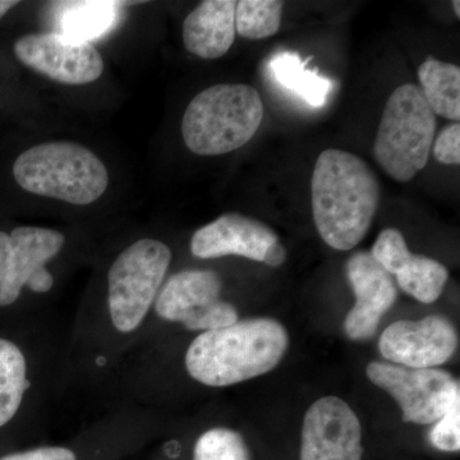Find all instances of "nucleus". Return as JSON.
Returning <instances> with one entry per match:
<instances>
[{"instance_id":"24","label":"nucleus","mask_w":460,"mask_h":460,"mask_svg":"<svg viewBox=\"0 0 460 460\" xmlns=\"http://www.w3.org/2000/svg\"><path fill=\"white\" fill-rule=\"evenodd\" d=\"M432 150L435 159L441 164H460V124L456 122L447 126L438 136Z\"/></svg>"},{"instance_id":"1","label":"nucleus","mask_w":460,"mask_h":460,"mask_svg":"<svg viewBox=\"0 0 460 460\" xmlns=\"http://www.w3.org/2000/svg\"><path fill=\"white\" fill-rule=\"evenodd\" d=\"M311 198L320 237L334 250L349 251L361 243L371 228L381 187L361 157L328 148L314 165Z\"/></svg>"},{"instance_id":"23","label":"nucleus","mask_w":460,"mask_h":460,"mask_svg":"<svg viewBox=\"0 0 460 460\" xmlns=\"http://www.w3.org/2000/svg\"><path fill=\"white\" fill-rule=\"evenodd\" d=\"M429 431L432 447L441 452L460 450V401L450 408Z\"/></svg>"},{"instance_id":"16","label":"nucleus","mask_w":460,"mask_h":460,"mask_svg":"<svg viewBox=\"0 0 460 460\" xmlns=\"http://www.w3.org/2000/svg\"><path fill=\"white\" fill-rule=\"evenodd\" d=\"M234 0H206L183 23L186 49L202 59H217L228 53L235 39Z\"/></svg>"},{"instance_id":"9","label":"nucleus","mask_w":460,"mask_h":460,"mask_svg":"<svg viewBox=\"0 0 460 460\" xmlns=\"http://www.w3.org/2000/svg\"><path fill=\"white\" fill-rule=\"evenodd\" d=\"M222 278L213 270H184L160 288L156 314L163 320L181 323L192 332L226 328L238 321V311L220 298Z\"/></svg>"},{"instance_id":"21","label":"nucleus","mask_w":460,"mask_h":460,"mask_svg":"<svg viewBox=\"0 0 460 460\" xmlns=\"http://www.w3.org/2000/svg\"><path fill=\"white\" fill-rule=\"evenodd\" d=\"M284 2L241 0L235 5V32L242 38L261 40L279 31Z\"/></svg>"},{"instance_id":"3","label":"nucleus","mask_w":460,"mask_h":460,"mask_svg":"<svg viewBox=\"0 0 460 460\" xmlns=\"http://www.w3.org/2000/svg\"><path fill=\"white\" fill-rule=\"evenodd\" d=\"M262 118L263 102L255 87L215 84L190 102L181 120V135L192 153L223 155L250 142Z\"/></svg>"},{"instance_id":"13","label":"nucleus","mask_w":460,"mask_h":460,"mask_svg":"<svg viewBox=\"0 0 460 460\" xmlns=\"http://www.w3.org/2000/svg\"><path fill=\"white\" fill-rule=\"evenodd\" d=\"M345 271L356 296V305L345 317V332L353 341H366L374 337L384 314L395 304L398 290L392 275L371 252L353 253Z\"/></svg>"},{"instance_id":"18","label":"nucleus","mask_w":460,"mask_h":460,"mask_svg":"<svg viewBox=\"0 0 460 460\" xmlns=\"http://www.w3.org/2000/svg\"><path fill=\"white\" fill-rule=\"evenodd\" d=\"M30 387L25 352L13 339L0 335V431L17 419Z\"/></svg>"},{"instance_id":"4","label":"nucleus","mask_w":460,"mask_h":460,"mask_svg":"<svg viewBox=\"0 0 460 460\" xmlns=\"http://www.w3.org/2000/svg\"><path fill=\"white\" fill-rule=\"evenodd\" d=\"M13 177L26 192L90 205L108 189L104 163L89 148L69 141H51L23 151L13 164Z\"/></svg>"},{"instance_id":"28","label":"nucleus","mask_w":460,"mask_h":460,"mask_svg":"<svg viewBox=\"0 0 460 460\" xmlns=\"http://www.w3.org/2000/svg\"><path fill=\"white\" fill-rule=\"evenodd\" d=\"M454 11H456V18H460V2L456 0V2L453 3Z\"/></svg>"},{"instance_id":"12","label":"nucleus","mask_w":460,"mask_h":460,"mask_svg":"<svg viewBox=\"0 0 460 460\" xmlns=\"http://www.w3.org/2000/svg\"><path fill=\"white\" fill-rule=\"evenodd\" d=\"M362 428L352 408L338 396H323L308 408L299 460H362Z\"/></svg>"},{"instance_id":"26","label":"nucleus","mask_w":460,"mask_h":460,"mask_svg":"<svg viewBox=\"0 0 460 460\" xmlns=\"http://www.w3.org/2000/svg\"><path fill=\"white\" fill-rule=\"evenodd\" d=\"M286 247L280 243V241H277L268 248V251L265 252V256H263L262 262L266 263L268 266H271V268H278V266L283 265V263L286 262Z\"/></svg>"},{"instance_id":"17","label":"nucleus","mask_w":460,"mask_h":460,"mask_svg":"<svg viewBox=\"0 0 460 460\" xmlns=\"http://www.w3.org/2000/svg\"><path fill=\"white\" fill-rule=\"evenodd\" d=\"M58 30L68 40L87 42L98 40L117 25L124 3L111 0L57 3Z\"/></svg>"},{"instance_id":"15","label":"nucleus","mask_w":460,"mask_h":460,"mask_svg":"<svg viewBox=\"0 0 460 460\" xmlns=\"http://www.w3.org/2000/svg\"><path fill=\"white\" fill-rule=\"evenodd\" d=\"M277 241V233L260 220L226 213L196 230L190 251L199 259L235 255L262 262L266 251Z\"/></svg>"},{"instance_id":"22","label":"nucleus","mask_w":460,"mask_h":460,"mask_svg":"<svg viewBox=\"0 0 460 460\" xmlns=\"http://www.w3.org/2000/svg\"><path fill=\"white\" fill-rule=\"evenodd\" d=\"M193 460H251V453L239 432L215 428L199 436L193 449Z\"/></svg>"},{"instance_id":"19","label":"nucleus","mask_w":460,"mask_h":460,"mask_svg":"<svg viewBox=\"0 0 460 460\" xmlns=\"http://www.w3.org/2000/svg\"><path fill=\"white\" fill-rule=\"evenodd\" d=\"M420 91L435 114L460 119V68L429 57L419 69Z\"/></svg>"},{"instance_id":"20","label":"nucleus","mask_w":460,"mask_h":460,"mask_svg":"<svg viewBox=\"0 0 460 460\" xmlns=\"http://www.w3.org/2000/svg\"><path fill=\"white\" fill-rule=\"evenodd\" d=\"M308 60L304 62L296 53H280L270 60V69L281 86L301 96L311 107H323L332 83L316 71L305 68Z\"/></svg>"},{"instance_id":"8","label":"nucleus","mask_w":460,"mask_h":460,"mask_svg":"<svg viewBox=\"0 0 460 460\" xmlns=\"http://www.w3.org/2000/svg\"><path fill=\"white\" fill-rule=\"evenodd\" d=\"M366 375L374 385L394 398L404 422L431 425L460 401L458 378L440 368H411L371 362Z\"/></svg>"},{"instance_id":"25","label":"nucleus","mask_w":460,"mask_h":460,"mask_svg":"<svg viewBox=\"0 0 460 460\" xmlns=\"http://www.w3.org/2000/svg\"><path fill=\"white\" fill-rule=\"evenodd\" d=\"M0 460H77V456L68 447H40L0 454Z\"/></svg>"},{"instance_id":"10","label":"nucleus","mask_w":460,"mask_h":460,"mask_svg":"<svg viewBox=\"0 0 460 460\" xmlns=\"http://www.w3.org/2000/svg\"><path fill=\"white\" fill-rule=\"evenodd\" d=\"M459 338L452 321L431 314L419 321L401 320L381 334L378 348L387 362L411 368H436L456 352Z\"/></svg>"},{"instance_id":"27","label":"nucleus","mask_w":460,"mask_h":460,"mask_svg":"<svg viewBox=\"0 0 460 460\" xmlns=\"http://www.w3.org/2000/svg\"><path fill=\"white\" fill-rule=\"evenodd\" d=\"M18 2H12V0H0V20L3 16L11 11L12 8L16 7Z\"/></svg>"},{"instance_id":"2","label":"nucleus","mask_w":460,"mask_h":460,"mask_svg":"<svg viewBox=\"0 0 460 460\" xmlns=\"http://www.w3.org/2000/svg\"><path fill=\"white\" fill-rule=\"evenodd\" d=\"M289 347L283 323L268 317L237 321L199 335L186 353L190 376L206 386L235 385L274 370Z\"/></svg>"},{"instance_id":"14","label":"nucleus","mask_w":460,"mask_h":460,"mask_svg":"<svg viewBox=\"0 0 460 460\" xmlns=\"http://www.w3.org/2000/svg\"><path fill=\"white\" fill-rule=\"evenodd\" d=\"M371 255L396 283L420 304H434L443 293L449 271L443 263L428 256L413 255L401 230L387 228L378 234Z\"/></svg>"},{"instance_id":"7","label":"nucleus","mask_w":460,"mask_h":460,"mask_svg":"<svg viewBox=\"0 0 460 460\" xmlns=\"http://www.w3.org/2000/svg\"><path fill=\"white\" fill-rule=\"evenodd\" d=\"M65 243V235L54 229L25 226L0 230V311L17 305L25 288L49 292L54 278L45 265Z\"/></svg>"},{"instance_id":"5","label":"nucleus","mask_w":460,"mask_h":460,"mask_svg":"<svg viewBox=\"0 0 460 460\" xmlns=\"http://www.w3.org/2000/svg\"><path fill=\"white\" fill-rule=\"evenodd\" d=\"M436 114L419 86L402 84L387 100L374 144L377 164L398 181H410L429 162Z\"/></svg>"},{"instance_id":"11","label":"nucleus","mask_w":460,"mask_h":460,"mask_svg":"<svg viewBox=\"0 0 460 460\" xmlns=\"http://www.w3.org/2000/svg\"><path fill=\"white\" fill-rule=\"evenodd\" d=\"M13 49L21 63L60 84H91L104 72V60L93 44L71 41L59 33L22 36Z\"/></svg>"},{"instance_id":"6","label":"nucleus","mask_w":460,"mask_h":460,"mask_svg":"<svg viewBox=\"0 0 460 460\" xmlns=\"http://www.w3.org/2000/svg\"><path fill=\"white\" fill-rule=\"evenodd\" d=\"M171 262V248L150 238L135 242L115 259L108 274V304L118 332L128 334L140 328Z\"/></svg>"}]
</instances>
